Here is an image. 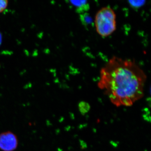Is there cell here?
I'll return each instance as SVG.
<instances>
[{
	"label": "cell",
	"instance_id": "7",
	"mask_svg": "<svg viewBox=\"0 0 151 151\" xmlns=\"http://www.w3.org/2000/svg\"><path fill=\"white\" fill-rule=\"evenodd\" d=\"M129 4L132 8L137 9L142 6L145 4V1H129Z\"/></svg>",
	"mask_w": 151,
	"mask_h": 151
},
{
	"label": "cell",
	"instance_id": "8",
	"mask_svg": "<svg viewBox=\"0 0 151 151\" xmlns=\"http://www.w3.org/2000/svg\"><path fill=\"white\" fill-rule=\"evenodd\" d=\"M9 2L7 0H0V13L5 10L8 6Z\"/></svg>",
	"mask_w": 151,
	"mask_h": 151
},
{
	"label": "cell",
	"instance_id": "5",
	"mask_svg": "<svg viewBox=\"0 0 151 151\" xmlns=\"http://www.w3.org/2000/svg\"><path fill=\"white\" fill-rule=\"evenodd\" d=\"M79 18L81 23L85 27H89L91 26L93 27L94 26L93 19L88 13H84L79 14Z\"/></svg>",
	"mask_w": 151,
	"mask_h": 151
},
{
	"label": "cell",
	"instance_id": "4",
	"mask_svg": "<svg viewBox=\"0 0 151 151\" xmlns=\"http://www.w3.org/2000/svg\"><path fill=\"white\" fill-rule=\"evenodd\" d=\"M69 2L75 8L76 13L79 14L87 12L90 9V5L87 1H70Z\"/></svg>",
	"mask_w": 151,
	"mask_h": 151
},
{
	"label": "cell",
	"instance_id": "3",
	"mask_svg": "<svg viewBox=\"0 0 151 151\" xmlns=\"http://www.w3.org/2000/svg\"><path fill=\"white\" fill-rule=\"evenodd\" d=\"M18 145L16 135L8 131L0 134V150L3 151H14Z\"/></svg>",
	"mask_w": 151,
	"mask_h": 151
},
{
	"label": "cell",
	"instance_id": "6",
	"mask_svg": "<svg viewBox=\"0 0 151 151\" xmlns=\"http://www.w3.org/2000/svg\"><path fill=\"white\" fill-rule=\"evenodd\" d=\"M78 109L81 114L85 115L89 111L90 106L89 103L84 101H81L78 105Z\"/></svg>",
	"mask_w": 151,
	"mask_h": 151
},
{
	"label": "cell",
	"instance_id": "2",
	"mask_svg": "<svg viewBox=\"0 0 151 151\" xmlns=\"http://www.w3.org/2000/svg\"><path fill=\"white\" fill-rule=\"evenodd\" d=\"M116 18L115 12L110 7L100 9L96 14L94 20L97 33L103 37L111 35L116 29Z\"/></svg>",
	"mask_w": 151,
	"mask_h": 151
},
{
	"label": "cell",
	"instance_id": "1",
	"mask_svg": "<svg viewBox=\"0 0 151 151\" xmlns=\"http://www.w3.org/2000/svg\"><path fill=\"white\" fill-rule=\"evenodd\" d=\"M147 77L134 60L114 56L101 68L98 86L115 105L130 106L142 97Z\"/></svg>",
	"mask_w": 151,
	"mask_h": 151
}]
</instances>
